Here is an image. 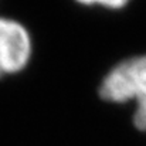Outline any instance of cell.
<instances>
[{"instance_id": "2", "label": "cell", "mask_w": 146, "mask_h": 146, "mask_svg": "<svg viewBox=\"0 0 146 146\" xmlns=\"http://www.w3.org/2000/svg\"><path fill=\"white\" fill-rule=\"evenodd\" d=\"M31 52L33 41L29 30L14 19L0 16V78L23 71Z\"/></svg>"}, {"instance_id": "3", "label": "cell", "mask_w": 146, "mask_h": 146, "mask_svg": "<svg viewBox=\"0 0 146 146\" xmlns=\"http://www.w3.org/2000/svg\"><path fill=\"white\" fill-rule=\"evenodd\" d=\"M80 4L84 6H101L105 9H112V10H119L125 7L131 0H75Z\"/></svg>"}, {"instance_id": "1", "label": "cell", "mask_w": 146, "mask_h": 146, "mask_svg": "<svg viewBox=\"0 0 146 146\" xmlns=\"http://www.w3.org/2000/svg\"><path fill=\"white\" fill-rule=\"evenodd\" d=\"M104 101L123 104L136 101L133 123L138 129L146 131V54L128 58L115 65L99 87Z\"/></svg>"}]
</instances>
